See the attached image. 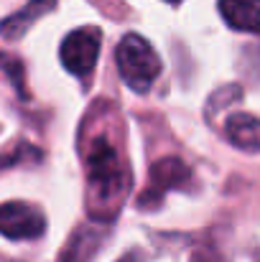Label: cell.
<instances>
[{
  "label": "cell",
  "mask_w": 260,
  "mask_h": 262,
  "mask_svg": "<svg viewBox=\"0 0 260 262\" xmlns=\"http://www.w3.org/2000/svg\"><path fill=\"white\" fill-rule=\"evenodd\" d=\"M115 59H117L120 77L125 79V84L133 89V92H141V94L148 92L151 84L156 82V77L161 74V59H158V54L138 33H128L120 41V46L115 51Z\"/></svg>",
  "instance_id": "2"
},
{
  "label": "cell",
  "mask_w": 260,
  "mask_h": 262,
  "mask_svg": "<svg viewBox=\"0 0 260 262\" xmlns=\"http://www.w3.org/2000/svg\"><path fill=\"white\" fill-rule=\"evenodd\" d=\"M0 69H3L5 74H10V82L15 84L18 94L26 99L28 94H26V82H23V64H21L18 59H10L8 54H0Z\"/></svg>",
  "instance_id": "10"
},
{
  "label": "cell",
  "mask_w": 260,
  "mask_h": 262,
  "mask_svg": "<svg viewBox=\"0 0 260 262\" xmlns=\"http://www.w3.org/2000/svg\"><path fill=\"white\" fill-rule=\"evenodd\" d=\"M130 188V176L117 150L105 140H94L87 156V209L97 222H112Z\"/></svg>",
  "instance_id": "1"
},
{
  "label": "cell",
  "mask_w": 260,
  "mask_h": 262,
  "mask_svg": "<svg viewBox=\"0 0 260 262\" xmlns=\"http://www.w3.org/2000/svg\"><path fill=\"white\" fill-rule=\"evenodd\" d=\"M54 5H56V0H28V5L23 10L13 13L10 18H5L0 23V36L3 38H10V41L13 38H21L33 26V20H38L41 15H46L49 10H54Z\"/></svg>",
  "instance_id": "7"
},
{
  "label": "cell",
  "mask_w": 260,
  "mask_h": 262,
  "mask_svg": "<svg viewBox=\"0 0 260 262\" xmlns=\"http://www.w3.org/2000/svg\"><path fill=\"white\" fill-rule=\"evenodd\" d=\"M169 3H178V0H169Z\"/></svg>",
  "instance_id": "12"
},
{
  "label": "cell",
  "mask_w": 260,
  "mask_h": 262,
  "mask_svg": "<svg viewBox=\"0 0 260 262\" xmlns=\"http://www.w3.org/2000/svg\"><path fill=\"white\" fill-rule=\"evenodd\" d=\"M230 143L240 150L260 153V117L253 115H232L225 125Z\"/></svg>",
  "instance_id": "8"
},
{
  "label": "cell",
  "mask_w": 260,
  "mask_h": 262,
  "mask_svg": "<svg viewBox=\"0 0 260 262\" xmlns=\"http://www.w3.org/2000/svg\"><path fill=\"white\" fill-rule=\"evenodd\" d=\"M123 262H130V260H123Z\"/></svg>",
  "instance_id": "13"
},
{
  "label": "cell",
  "mask_w": 260,
  "mask_h": 262,
  "mask_svg": "<svg viewBox=\"0 0 260 262\" xmlns=\"http://www.w3.org/2000/svg\"><path fill=\"white\" fill-rule=\"evenodd\" d=\"M194 262H219V260H217V257H209V255H196Z\"/></svg>",
  "instance_id": "11"
},
{
  "label": "cell",
  "mask_w": 260,
  "mask_h": 262,
  "mask_svg": "<svg viewBox=\"0 0 260 262\" xmlns=\"http://www.w3.org/2000/svg\"><path fill=\"white\" fill-rule=\"evenodd\" d=\"M191 181V171L184 161L178 158H161L158 163H153L151 168V178H148V188L141 193L138 206L143 209H153L164 201L166 191L171 188H181Z\"/></svg>",
  "instance_id": "4"
},
{
  "label": "cell",
  "mask_w": 260,
  "mask_h": 262,
  "mask_svg": "<svg viewBox=\"0 0 260 262\" xmlns=\"http://www.w3.org/2000/svg\"><path fill=\"white\" fill-rule=\"evenodd\" d=\"M46 222L38 209L23 201H10L0 206V234L8 239H38Z\"/></svg>",
  "instance_id": "5"
},
{
  "label": "cell",
  "mask_w": 260,
  "mask_h": 262,
  "mask_svg": "<svg viewBox=\"0 0 260 262\" xmlns=\"http://www.w3.org/2000/svg\"><path fill=\"white\" fill-rule=\"evenodd\" d=\"M92 239H97V234H94L92 229H82V232H77V234H74V239L69 242L67 252H64V262H89L92 252H85V245L87 242H92Z\"/></svg>",
  "instance_id": "9"
},
{
  "label": "cell",
  "mask_w": 260,
  "mask_h": 262,
  "mask_svg": "<svg viewBox=\"0 0 260 262\" xmlns=\"http://www.w3.org/2000/svg\"><path fill=\"white\" fill-rule=\"evenodd\" d=\"M219 13L230 28L260 33V0H219Z\"/></svg>",
  "instance_id": "6"
},
{
  "label": "cell",
  "mask_w": 260,
  "mask_h": 262,
  "mask_svg": "<svg viewBox=\"0 0 260 262\" xmlns=\"http://www.w3.org/2000/svg\"><path fill=\"white\" fill-rule=\"evenodd\" d=\"M99 49H102V33L97 28L72 31L64 38V43H62V64L72 74L87 77L94 69V64H97Z\"/></svg>",
  "instance_id": "3"
}]
</instances>
